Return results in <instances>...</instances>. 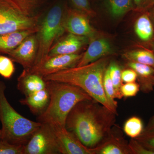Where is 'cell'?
Here are the masks:
<instances>
[{
	"instance_id": "31",
	"label": "cell",
	"mask_w": 154,
	"mask_h": 154,
	"mask_svg": "<svg viewBox=\"0 0 154 154\" xmlns=\"http://www.w3.org/2000/svg\"><path fill=\"white\" fill-rule=\"evenodd\" d=\"M128 146L132 154H154V152L146 148L135 139L130 140Z\"/></svg>"
},
{
	"instance_id": "18",
	"label": "cell",
	"mask_w": 154,
	"mask_h": 154,
	"mask_svg": "<svg viewBox=\"0 0 154 154\" xmlns=\"http://www.w3.org/2000/svg\"><path fill=\"white\" fill-rule=\"evenodd\" d=\"M140 14L135 22V33L144 43H148L154 39V26L147 11Z\"/></svg>"
},
{
	"instance_id": "32",
	"label": "cell",
	"mask_w": 154,
	"mask_h": 154,
	"mask_svg": "<svg viewBox=\"0 0 154 154\" xmlns=\"http://www.w3.org/2000/svg\"><path fill=\"white\" fill-rule=\"evenodd\" d=\"M134 12L142 13L147 12L154 5V0H133Z\"/></svg>"
},
{
	"instance_id": "27",
	"label": "cell",
	"mask_w": 154,
	"mask_h": 154,
	"mask_svg": "<svg viewBox=\"0 0 154 154\" xmlns=\"http://www.w3.org/2000/svg\"><path fill=\"white\" fill-rule=\"evenodd\" d=\"M73 8L88 15L90 18L96 16V13L91 7L89 0H70Z\"/></svg>"
},
{
	"instance_id": "5",
	"label": "cell",
	"mask_w": 154,
	"mask_h": 154,
	"mask_svg": "<svg viewBox=\"0 0 154 154\" xmlns=\"http://www.w3.org/2000/svg\"><path fill=\"white\" fill-rule=\"evenodd\" d=\"M66 6L61 3H56L39 22L38 30L36 33L38 52L33 67L39 65L47 58L53 45L65 32L63 17Z\"/></svg>"
},
{
	"instance_id": "16",
	"label": "cell",
	"mask_w": 154,
	"mask_h": 154,
	"mask_svg": "<svg viewBox=\"0 0 154 154\" xmlns=\"http://www.w3.org/2000/svg\"><path fill=\"white\" fill-rule=\"evenodd\" d=\"M127 65L137 74V79L141 91L146 94L152 92L154 87V68L134 62L128 61Z\"/></svg>"
},
{
	"instance_id": "20",
	"label": "cell",
	"mask_w": 154,
	"mask_h": 154,
	"mask_svg": "<svg viewBox=\"0 0 154 154\" xmlns=\"http://www.w3.org/2000/svg\"><path fill=\"white\" fill-rule=\"evenodd\" d=\"M122 57L128 61L143 64L154 68V53L150 48L142 46L125 52Z\"/></svg>"
},
{
	"instance_id": "33",
	"label": "cell",
	"mask_w": 154,
	"mask_h": 154,
	"mask_svg": "<svg viewBox=\"0 0 154 154\" xmlns=\"http://www.w3.org/2000/svg\"><path fill=\"white\" fill-rule=\"evenodd\" d=\"M121 78L122 82H134L137 79V75L135 71L129 68L122 71Z\"/></svg>"
},
{
	"instance_id": "15",
	"label": "cell",
	"mask_w": 154,
	"mask_h": 154,
	"mask_svg": "<svg viewBox=\"0 0 154 154\" xmlns=\"http://www.w3.org/2000/svg\"><path fill=\"white\" fill-rule=\"evenodd\" d=\"M50 100L49 92L47 89L40 90L25 96L24 99L19 100L22 105H25L34 115H41L45 110Z\"/></svg>"
},
{
	"instance_id": "37",
	"label": "cell",
	"mask_w": 154,
	"mask_h": 154,
	"mask_svg": "<svg viewBox=\"0 0 154 154\" xmlns=\"http://www.w3.org/2000/svg\"><path fill=\"white\" fill-rule=\"evenodd\" d=\"M1 136H2V130L0 129V139L1 138Z\"/></svg>"
},
{
	"instance_id": "28",
	"label": "cell",
	"mask_w": 154,
	"mask_h": 154,
	"mask_svg": "<svg viewBox=\"0 0 154 154\" xmlns=\"http://www.w3.org/2000/svg\"><path fill=\"white\" fill-rule=\"evenodd\" d=\"M0 154H24V145L14 144L0 139Z\"/></svg>"
},
{
	"instance_id": "1",
	"label": "cell",
	"mask_w": 154,
	"mask_h": 154,
	"mask_svg": "<svg viewBox=\"0 0 154 154\" xmlns=\"http://www.w3.org/2000/svg\"><path fill=\"white\" fill-rule=\"evenodd\" d=\"M116 114L94 99L79 102L69 113L66 128L89 148L102 145L110 137Z\"/></svg>"
},
{
	"instance_id": "14",
	"label": "cell",
	"mask_w": 154,
	"mask_h": 154,
	"mask_svg": "<svg viewBox=\"0 0 154 154\" xmlns=\"http://www.w3.org/2000/svg\"><path fill=\"white\" fill-rule=\"evenodd\" d=\"M17 88L25 96L46 88V82L39 75L24 69L17 79Z\"/></svg>"
},
{
	"instance_id": "7",
	"label": "cell",
	"mask_w": 154,
	"mask_h": 154,
	"mask_svg": "<svg viewBox=\"0 0 154 154\" xmlns=\"http://www.w3.org/2000/svg\"><path fill=\"white\" fill-rule=\"evenodd\" d=\"M60 154L57 138L51 125L44 123L24 145V154Z\"/></svg>"
},
{
	"instance_id": "25",
	"label": "cell",
	"mask_w": 154,
	"mask_h": 154,
	"mask_svg": "<svg viewBox=\"0 0 154 154\" xmlns=\"http://www.w3.org/2000/svg\"><path fill=\"white\" fill-rule=\"evenodd\" d=\"M24 14L27 16H35L37 9L46 0H12Z\"/></svg>"
},
{
	"instance_id": "36",
	"label": "cell",
	"mask_w": 154,
	"mask_h": 154,
	"mask_svg": "<svg viewBox=\"0 0 154 154\" xmlns=\"http://www.w3.org/2000/svg\"><path fill=\"white\" fill-rule=\"evenodd\" d=\"M144 45L142 46L143 47H147L149 46V48H150L153 51L154 53V39L152 41L148 43H144Z\"/></svg>"
},
{
	"instance_id": "34",
	"label": "cell",
	"mask_w": 154,
	"mask_h": 154,
	"mask_svg": "<svg viewBox=\"0 0 154 154\" xmlns=\"http://www.w3.org/2000/svg\"><path fill=\"white\" fill-rule=\"evenodd\" d=\"M145 132H154V115L149 120L147 125L145 128H144Z\"/></svg>"
},
{
	"instance_id": "35",
	"label": "cell",
	"mask_w": 154,
	"mask_h": 154,
	"mask_svg": "<svg viewBox=\"0 0 154 154\" xmlns=\"http://www.w3.org/2000/svg\"><path fill=\"white\" fill-rule=\"evenodd\" d=\"M148 14L154 26V5L147 11Z\"/></svg>"
},
{
	"instance_id": "23",
	"label": "cell",
	"mask_w": 154,
	"mask_h": 154,
	"mask_svg": "<svg viewBox=\"0 0 154 154\" xmlns=\"http://www.w3.org/2000/svg\"><path fill=\"white\" fill-rule=\"evenodd\" d=\"M143 130L142 120L137 116H132L128 119L123 126V130L125 134L133 139L140 135Z\"/></svg>"
},
{
	"instance_id": "22",
	"label": "cell",
	"mask_w": 154,
	"mask_h": 154,
	"mask_svg": "<svg viewBox=\"0 0 154 154\" xmlns=\"http://www.w3.org/2000/svg\"><path fill=\"white\" fill-rule=\"evenodd\" d=\"M103 87L105 96L107 102L110 105V109L113 113L117 115V102L115 100V99H116L115 91L110 78L108 66L104 75Z\"/></svg>"
},
{
	"instance_id": "10",
	"label": "cell",
	"mask_w": 154,
	"mask_h": 154,
	"mask_svg": "<svg viewBox=\"0 0 154 154\" xmlns=\"http://www.w3.org/2000/svg\"><path fill=\"white\" fill-rule=\"evenodd\" d=\"M51 125L57 138L60 154H97V148H89L83 145L76 136L68 130L66 127L56 125Z\"/></svg>"
},
{
	"instance_id": "29",
	"label": "cell",
	"mask_w": 154,
	"mask_h": 154,
	"mask_svg": "<svg viewBox=\"0 0 154 154\" xmlns=\"http://www.w3.org/2000/svg\"><path fill=\"white\" fill-rule=\"evenodd\" d=\"M140 90V86L138 83L134 82L127 83L122 84L120 91L122 97L125 98L134 97Z\"/></svg>"
},
{
	"instance_id": "11",
	"label": "cell",
	"mask_w": 154,
	"mask_h": 154,
	"mask_svg": "<svg viewBox=\"0 0 154 154\" xmlns=\"http://www.w3.org/2000/svg\"><path fill=\"white\" fill-rule=\"evenodd\" d=\"M38 48L36 33H34L27 36L8 55L14 62L21 65L24 69H28L34 65Z\"/></svg>"
},
{
	"instance_id": "21",
	"label": "cell",
	"mask_w": 154,
	"mask_h": 154,
	"mask_svg": "<svg viewBox=\"0 0 154 154\" xmlns=\"http://www.w3.org/2000/svg\"><path fill=\"white\" fill-rule=\"evenodd\" d=\"M105 4L109 14L116 19L134 10L133 0H105Z\"/></svg>"
},
{
	"instance_id": "26",
	"label": "cell",
	"mask_w": 154,
	"mask_h": 154,
	"mask_svg": "<svg viewBox=\"0 0 154 154\" xmlns=\"http://www.w3.org/2000/svg\"><path fill=\"white\" fill-rule=\"evenodd\" d=\"M14 62L10 57L0 55V75L5 79H9L15 71Z\"/></svg>"
},
{
	"instance_id": "30",
	"label": "cell",
	"mask_w": 154,
	"mask_h": 154,
	"mask_svg": "<svg viewBox=\"0 0 154 154\" xmlns=\"http://www.w3.org/2000/svg\"><path fill=\"white\" fill-rule=\"evenodd\" d=\"M135 139L146 148L154 152V132L143 131L140 135Z\"/></svg>"
},
{
	"instance_id": "24",
	"label": "cell",
	"mask_w": 154,
	"mask_h": 154,
	"mask_svg": "<svg viewBox=\"0 0 154 154\" xmlns=\"http://www.w3.org/2000/svg\"><path fill=\"white\" fill-rule=\"evenodd\" d=\"M109 72L111 81L114 87L116 99H121L122 98L120 91V88L122 85V69L120 66L115 62H111L108 65Z\"/></svg>"
},
{
	"instance_id": "2",
	"label": "cell",
	"mask_w": 154,
	"mask_h": 154,
	"mask_svg": "<svg viewBox=\"0 0 154 154\" xmlns=\"http://www.w3.org/2000/svg\"><path fill=\"white\" fill-rule=\"evenodd\" d=\"M109 63V58L106 57L85 65L66 69L43 78L45 81H56L77 86L111 110L103 87L104 75Z\"/></svg>"
},
{
	"instance_id": "17",
	"label": "cell",
	"mask_w": 154,
	"mask_h": 154,
	"mask_svg": "<svg viewBox=\"0 0 154 154\" xmlns=\"http://www.w3.org/2000/svg\"><path fill=\"white\" fill-rule=\"evenodd\" d=\"M37 29L20 30L0 34V53L8 54L15 49L27 36L36 33Z\"/></svg>"
},
{
	"instance_id": "13",
	"label": "cell",
	"mask_w": 154,
	"mask_h": 154,
	"mask_svg": "<svg viewBox=\"0 0 154 154\" xmlns=\"http://www.w3.org/2000/svg\"><path fill=\"white\" fill-rule=\"evenodd\" d=\"M90 38L68 33L62 36L51 48L48 56L79 53L83 47L89 44Z\"/></svg>"
},
{
	"instance_id": "4",
	"label": "cell",
	"mask_w": 154,
	"mask_h": 154,
	"mask_svg": "<svg viewBox=\"0 0 154 154\" xmlns=\"http://www.w3.org/2000/svg\"><path fill=\"white\" fill-rule=\"evenodd\" d=\"M6 89L5 83L0 81L1 139L14 144L25 145L42 124L25 118L16 111L6 98Z\"/></svg>"
},
{
	"instance_id": "6",
	"label": "cell",
	"mask_w": 154,
	"mask_h": 154,
	"mask_svg": "<svg viewBox=\"0 0 154 154\" xmlns=\"http://www.w3.org/2000/svg\"><path fill=\"white\" fill-rule=\"evenodd\" d=\"M39 18L25 15L12 0H0V34L37 29Z\"/></svg>"
},
{
	"instance_id": "8",
	"label": "cell",
	"mask_w": 154,
	"mask_h": 154,
	"mask_svg": "<svg viewBox=\"0 0 154 154\" xmlns=\"http://www.w3.org/2000/svg\"><path fill=\"white\" fill-rule=\"evenodd\" d=\"M83 54V53L48 56L39 65L27 70L44 78L48 75L77 66Z\"/></svg>"
},
{
	"instance_id": "3",
	"label": "cell",
	"mask_w": 154,
	"mask_h": 154,
	"mask_svg": "<svg viewBox=\"0 0 154 154\" xmlns=\"http://www.w3.org/2000/svg\"><path fill=\"white\" fill-rule=\"evenodd\" d=\"M50 100L45 110L37 117L42 124L47 123L66 127L69 113L79 102L93 99L77 86L53 81H45Z\"/></svg>"
},
{
	"instance_id": "19",
	"label": "cell",
	"mask_w": 154,
	"mask_h": 154,
	"mask_svg": "<svg viewBox=\"0 0 154 154\" xmlns=\"http://www.w3.org/2000/svg\"><path fill=\"white\" fill-rule=\"evenodd\" d=\"M97 148V154H132L128 143L122 138L114 136L112 131L108 139Z\"/></svg>"
},
{
	"instance_id": "9",
	"label": "cell",
	"mask_w": 154,
	"mask_h": 154,
	"mask_svg": "<svg viewBox=\"0 0 154 154\" xmlns=\"http://www.w3.org/2000/svg\"><path fill=\"white\" fill-rule=\"evenodd\" d=\"M88 15L66 5L64 12L63 26L65 32L78 36L90 37L96 33Z\"/></svg>"
},
{
	"instance_id": "12",
	"label": "cell",
	"mask_w": 154,
	"mask_h": 154,
	"mask_svg": "<svg viewBox=\"0 0 154 154\" xmlns=\"http://www.w3.org/2000/svg\"><path fill=\"white\" fill-rule=\"evenodd\" d=\"M88 48L80 60L77 66H82L106 57L113 53V50L110 42L98 32L90 37Z\"/></svg>"
}]
</instances>
